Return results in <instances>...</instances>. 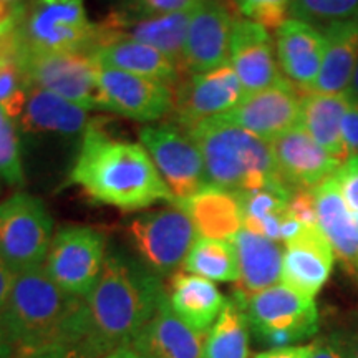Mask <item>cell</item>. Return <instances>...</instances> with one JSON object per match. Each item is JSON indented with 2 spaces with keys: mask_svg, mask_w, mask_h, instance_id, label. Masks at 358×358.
<instances>
[{
  "mask_svg": "<svg viewBox=\"0 0 358 358\" xmlns=\"http://www.w3.org/2000/svg\"><path fill=\"white\" fill-rule=\"evenodd\" d=\"M166 297L161 277L140 257L110 248L100 279L85 299L87 334L80 345L93 358L129 347Z\"/></svg>",
  "mask_w": 358,
  "mask_h": 358,
  "instance_id": "6da1fadb",
  "label": "cell"
},
{
  "mask_svg": "<svg viewBox=\"0 0 358 358\" xmlns=\"http://www.w3.org/2000/svg\"><path fill=\"white\" fill-rule=\"evenodd\" d=\"M95 203L120 211H140L156 203H176L141 143L115 138L101 120L83 134L69 176Z\"/></svg>",
  "mask_w": 358,
  "mask_h": 358,
  "instance_id": "7a4b0ae2",
  "label": "cell"
},
{
  "mask_svg": "<svg viewBox=\"0 0 358 358\" xmlns=\"http://www.w3.org/2000/svg\"><path fill=\"white\" fill-rule=\"evenodd\" d=\"M0 325L19 358L80 345L87 334V302L58 287L38 266L15 274Z\"/></svg>",
  "mask_w": 358,
  "mask_h": 358,
  "instance_id": "3957f363",
  "label": "cell"
},
{
  "mask_svg": "<svg viewBox=\"0 0 358 358\" xmlns=\"http://www.w3.org/2000/svg\"><path fill=\"white\" fill-rule=\"evenodd\" d=\"M187 134L203 155L208 185L232 192L285 185L277 171L271 143L252 133L211 118Z\"/></svg>",
  "mask_w": 358,
  "mask_h": 358,
  "instance_id": "277c9868",
  "label": "cell"
},
{
  "mask_svg": "<svg viewBox=\"0 0 358 358\" xmlns=\"http://www.w3.org/2000/svg\"><path fill=\"white\" fill-rule=\"evenodd\" d=\"M22 50L93 55L100 27L90 22L85 0H29L15 29Z\"/></svg>",
  "mask_w": 358,
  "mask_h": 358,
  "instance_id": "5b68a950",
  "label": "cell"
},
{
  "mask_svg": "<svg viewBox=\"0 0 358 358\" xmlns=\"http://www.w3.org/2000/svg\"><path fill=\"white\" fill-rule=\"evenodd\" d=\"M17 57L30 87L57 93L88 111H106L98 82L100 65L93 55L22 50L17 40Z\"/></svg>",
  "mask_w": 358,
  "mask_h": 358,
  "instance_id": "8992f818",
  "label": "cell"
},
{
  "mask_svg": "<svg viewBox=\"0 0 358 358\" xmlns=\"http://www.w3.org/2000/svg\"><path fill=\"white\" fill-rule=\"evenodd\" d=\"M243 299L245 315L254 332L271 348L292 347L310 338L319 329V312L313 299L285 287L272 285Z\"/></svg>",
  "mask_w": 358,
  "mask_h": 358,
  "instance_id": "52a82bcc",
  "label": "cell"
},
{
  "mask_svg": "<svg viewBox=\"0 0 358 358\" xmlns=\"http://www.w3.org/2000/svg\"><path fill=\"white\" fill-rule=\"evenodd\" d=\"M52 231L53 219L37 196L20 191L0 203V259L15 274L43 266Z\"/></svg>",
  "mask_w": 358,
  "mask_h": 358,
  "instance_id": "ba28073f",
  "label": "cell"
},
{
  "mask_svg": "<svg viewBox=\"0 0 358 358\" xmlns=\"http://www.w3.org/2000/svg\"><path fill=\"white\" fill-rule=\"evenodd\" d=\"M194 224L176 204L143 213L128 224V236L138 257L156 275L176 274L196 243Z\"/></svg>",
  "mask_w": 358,
  "mask_h": 358,
  "instance_id": "9c48e42d",
  "label": "cell"
},
{
  "mask_svg": "<svg viewBox=\"0 0 358 358\" xmlns=\"http://www.w3.org/2000/svg\"><path fill=\"white\" fill-rule=\"evenodd\" d=\"M106 237L88 226L62 227L52 239L45 271L60 289L87 299L100 279L106 259Z\"/></svg>",
  "mask_w": 358,
  "mask_h": 358,
  "instance_id": "30bf717a",
  "label": "cell"
},
{
  "mask_svg": "<svg viewBox=\"0 0 358 358\" xmlns=\"http://www.w3.org/2000/svg\"><path fill=\"white\" fill-rule=\"evenodd\" d=\"M140 141L176 201L191 198L208 186L203 155L176 123L145 124L140 129Z\"/></svg>",
  "mask_w": 358,
  "mask_h": 358,
  "instance_id": "8fae6325",
  "label": "cell"
},
{
  "mask_svg": "<svg viewBox=\"0 0 358 358\" xmlns=\"http://www.w3.org/2000/svg\"><path fill=\"white\" fill-rule=\"evenodd\" d=\"M173 123L186 133L208 120L226 115L245 95L229 64L206 73L185 75L173 87Z\"/></svg>",
  "mask_w": 358,
  "mask_h": 358,
  "instance_id": "7c38bea8",
  "label": "cell"
},
{
  "mask_svg": "<svg viewBox=\"0 0 358 358\" xmlns=\"http://www.w3.org/2000/svg\"><path fill=\"white\" fill-rule=\"evenodd\" d=\"M302 98L299 88L284 78L256 93H245L231 111L216 116L252 133L261 140L272 143L297 124H301Z\"/></svg>",
  "mask_w": 358,
  "mask_h": 358,
  "instance_id": "4fadbf2b",
  "label": "cell"
},
{
  "mask_svg": "<svg viewBox=\"0 0 358 358\" xmlns=\"http://www.w3.org/2000/svg\"><path fill=\"white\" fill-rule=\"evenodd\" d=\"M98 82L111 113L141 123L159 122L173 113V87L159 80L100 65Z\"/></svg>",
  "mask_w": 358,
  "mask_h": 358,
  "instance_id": "5bb4252c",
  "label": "cell"
},
{
  "mask_svg": "<svg viewBox=\"0 0 358 358\" xmlns=\"http://www.w3.org/2000/svg\"><path fill=\"white\" fill-rule=\"evenodd\" d=\"M234 13L224 0H201L192 10L182 57V77L229 64Z\"/></svg>",
  "mask_w": 358,
  "mask_h": 358,
  "instance_id": "9a60e30c",
  "label": "cell"
},
{
  "mask_svg": "<svg viewBox=\"0 0 358 358\" xmlns=\"http://www.w3.org/2000/svg\"><path fill=\"white\" fill-rule=\"evenodd\" d=\"M194 7L151 17H124L116 10H111L105 19L98 22V27H100V47L98 48L105 47L116 38H133L164 53L181 71L187 29H189Z\"/></svg>",
  "mask_w": 358,
  "mask_h": 358,
  "instance_id": "2e32d148",
  "label": "cell"
},
{
  "mask_svg": "<svg viewBox=\"0 0 358 358\" xmlns=\"http://www.w3.org/2000/svg\"><path fill=\"white\" fill-rule=\"evenodd\" d=\"M229 65L245 93L261 92L284 80L268 30L245 17H236L232 24Z\"/></svg>",
  "mask_w": 358,
  "mask_h": 358,
  "instance_id": "e0dca14e",
  "label": "cell"
},
{
  "mask_svg": "<svg viewBox=\"0 0 358 358\" xmlns=\"http://www.w3.org/2000/svg\"><path fill=\"white\" fill-rule=\"evenodd\" d=\"M271 146L277 171L282 181L292 189H313L327 179L334 178L342 166V161L327 153L302 124L275 138Z\"/></svg>",
  "mask_w": 358,
  "mask_h": 358,
  "instance_id": "ac0fdd59",
  "label": "cell"
},
{
  "mask_svg": "<svg viewBox=\"0 0 358 358\" xmlns=\"http://www.w3.org/2000/svg\"><path fill=\"white\" fill-rule=\"evenodd\" d=\"M335 250L319 226L303 227L285 243L280 280L285 287L313 299L332 274Z\"/></svg>",
  "mask_w": 358,
  "mask_h": 358,
  "instance_id": "d6986e66",
  "label": "cell"
},
{
  "mask_svg": "<svg viewBox=\"0 0 358 358\" xmlns=\"http://www.w3.org/2000/svg\"><path fill=\"white\" fill-rule=\"evenodd\" d=\"M206 338L179 319L166 297L129 347L141 358H206Z\"/></svg>",
  "mask_w": 358,
  "mask_h": 358,
  "instance_id": "ffe728a7",
  "label": "cell"
},
{
  "mask_svg": "<svg viewBox=\"0 0 358 358\" xmlns=\"http://www.w3.org/2000/svg\"><path fill=\"white\" fill-rule=\"evenodd\" d=\"M275 47L277 60L289 82L310 92L324 62L325 37L322 30L307 22L287 19L277 30Z\"/></svg>",
  "mask_w": 358,
  "mask_h": 358,
  "instance_id": "44dd1931",
  "label": "cell"
},
{
  "mask_svg": "<svg viewBox=\"0 0 358 358\" xmlns=\"http://www.w3.org/2000/svg\"><path fill=\"white\" fill-rule=\"evenodd\" d=\"M187 213L198 234L208 239L232 241L244 227V213L237 192L208 185L191 198L174 203Z\"/></svg>",
  "mask_w": 358,
  "mask_h": 358,
  "instance_id": "7402d4cb",
  "label": "cell"
},
{
  "mask_svg": "<svg viewBox=\"0 0 358 358\" xmlns=\"http://www.w3.org/2000/svg\"><path fill=\"white\" fill-rule=\"evenodd\" d=\"M20 127L27 133H53L62 136L85 134L95 120L90 111L48 90L30 87Z\"/></svg>",
  "mask_w": 358,
  "mask_h": 358,
  "instance_id": "603a6c76",
  "label": "cell"
},
{
  "mask_svg": "<svg viewBox=\"0 0 358 358\" xmlns=\"http://www.w3.org/2000/svg\"><path fill=\"white\" fill-rule=\"evenodd\" d=\"M232 244L236 248L241 272L236 292L250 297L280 280L284 252L275 241L243 229L237 232Z\"/></svg>",
  "mask_w": 358,
  "mask_h": 358,
  "instance_id": "cb8c5ba5",
  "label": "cell"
},
{
  "mask_svg": "<svg viewBox=\"0 0 358 358\" xmlns=\"http://www.w3.org/2000/svg\"><path fill=\"white\" fill-rule=\"evenodd\" d=\"M169 306L187 327L206 332L217 320L227 299L211 280L194 274L176 272L169 280Z\"/></svg>",
  "mask_w": 358,
  "mask_h": 358,
  "instance_id": "d4e9b609",
  "label": "cell"
},
{
  "mask_svg": "<svg viewBox=\"0 0 358 358\" xmlns=\"http://www.w3.org/2000/svg\"><path fill=\"white\" fill-rule=\"evenodd\" d=\"M325 53L319 77L310 92L343 93L358 64V17L322 29Z\"/></svg>",
  "mask_w": 358,
  "mask_h": 358,
  "instance_id": "484cf974",
  "label": "cell"
},
{
  "mask_svg": "<svg viewBox=\"0 0 358 358\" xmlns=\"http://www.w3.org/2000/svg\"><path fill=\"white\" fill-rule=\"evenodd\" d=\"M350 100L347 93H315L302 98L301 124L308 134L334 158H348L342 136V122Z\"/></svg>",
  "mask_w": 358,
  "mask_h": 358,
  "instance_id": "4316f807",
  "label": "cell"
},
{
  "mask_svg": "<svg viewBox=\"0 0 358 358\" xmlns=\"http://www.w3.org/2000/svg\"><path fill=\"white\" fill-rule=\"evenodd\" d=\"M93 57L101 66L159 80L169 87H176L182 77L178 66L164 53L133 38H116L98 48Z\"/></svg>",
  "mask_w": 358,
  "mask_h": 358,
  "instance_id": "83f0119b",
  "label": "cell"
},
{
  "mask_svg": "<svg viewBox=\"0 0 358 358\" xmlns=\"http://www.w3.org/2000/svg\"><path fill=\"white\" fill-rule=\"evenodd\" d=\"M249 320L243 299L234 294L227 299L222 312L206 338V358H248Z\"/></svg>",
  "mask_w": 358,
  "mask_h": 358,
  "instance_id": "f1b7e54d",
  "label": "cell"
},
{
  "mask_svg": "<svg viewBox=\"0 0 358 358\" xmlns=\"http://www.w3.org/2000/svg\"><path fill=\"white\" fill-rule=\"evenodd\" d=\"M189 274L216 282L239 280V261L232 241L201 237L192 244L185 261Z\"/></svg>",
  "mask_w": 358,
  "mask_h": 358,
  "instance_id": "f546056e",
  "label": "cell"
},
{
  "mask_svg": "<svg viewBox=\"0 0 358 358\" xmlns=\"http://www.w3.org/2000/svg\"><path fill=\"white\" fill-rule=\"evenodd\" d=\"M29 90V80L17 57V35L13 30L0 37V108L13 122L24 113Z\"/></svg>",
  "mask_w": 358,
  "mask_h": 358,
  "instance_id": "4dcf8cb0",
  "label": "cell"
},
{
  "mask_svg": "<svg viewBox=\"0 0 358 358\" xmlns=\"http://www.w3.org/2000/svg\"><path fill=\"white\" fill-rule=\"evenodd\" d=\"M290 17L322 30L358 17V0H292Z\"/></svg>",
  "mask_w": 358,
  "mask_h": 358,
  "instance_id": "1f68e13d",
  "label": "cell"
},
{
  "mask_svg": "<svg viewBox=\"0 0 358 358\" xmlns=\"http://www.w3.org/2000/svg\"><path fill=\"white\" fill-rule=\"evenodd\" d=\"M0 179L8 186H22L25 179L19 131L3 111L0 113Z\"/></svg>",
  "mask_w": 358,
  "mask_h": 358,
  "instance_id": "d6a6232c",
  "label": "cell"
},
{
  "mask_svg": "<svg viewBox=\"0 0 358 358\" xmlns=\"http://www.w3.org/2000/svg\"><path fill=\"white\" fill-rule=\"evenodd\" d=\"M290 3L292 0H239V10L245 19L277 32L289 19Z\"/></svg>",
  "mask_w": 358,
  "mask_h": 358,
  "instance_id": "836d02e7",
  "label": "cell"
},
{
  "mask_svg": "<svg viewBox=\"0 0 358 358\" xmlns=\"http://www.w3.org/2000/svg\"><path fill=\"white\" fill-rule=\"evenodd\" d=\"M201 0H123L115 10L124 17H151L186 10Z\"/></svg>",
  "mask_w": 358,
  "mask_h": 358,
  "instance_id": "e575fe53",
  "label": "cell"
},
{
  "mask_svg": "<svg viewBox=\"0 0 358 358\" xmlns=\"http://www.w3.org/2000/svg\"><path fill=\"white\" fill-rule=\"evenodd\" d=\"M287 213L306 227L319 226V222H317V201L313 189L295 187L290 194Z\"/></svg>",
  "mask_w": 358,
  "mask_h": 358,
  "instance_id": "d590c367",
  "label": "cell"
},
{
  "mask_svg": "<svg viewBox=\"0 0 358 358\" xmlns=\"http://www.w3.org/2000/svg\"><path fill=\"white\" fill-rule=\"evenodd\" d=\"M334 178L348 208L358 213V158H348Z\"/></svg>",
  "mask_w": 358,
  "mask_h": 358,
  "instance_id": "8d00e7d4",
  "label": "cell"
},
{
  "mask_svg": "<svg viewBox=\"0 0 358 358\" xmlns=\"http://www.w3.org/2000/svg\"><path fill=\"white\" fill-rule=\"evenodd\" d=\"M342 136L348 158H358V105L350 103L342 122Z\"/></svg>",
  "mask_w": 358,
  "mask_h": 358,
  "instance_id": "74e56055",
  "label": "cell"
},
{
  "mask_svg": "<svg viewBox=\"0 0 358 358\" xmlns=\"http://www.w3.org/2000/svg\"><path fill=\"white\" fill-rule=\"evenodd\" d=\"M25 6H15L8 0H0V37L17 29Z\"/></svg>",
  "mask_w": 358,
  "mask_h": 358,
  "instance_id": "f35d334b",
  "label": "cell"
},
{
  "mask_svg": "<svg viewBox=\"0 0 358 358\" xmlns=\"http://www.w3.org/2000/svg\"><path fill=\"white\" fill-rule=\"evenodd\" d=\"M315 345H292L284 348H271L254 358H310Z\"/></svg>",
  "mask_w": 358,
  "mask_h": 358,
  "instance_id": "ab89813d",
  "label": "cell"
},
{
  "mask_svg": "<svg viewBox=\"0 0 358 358\" xmlns=\"http://www.w3.org/2000/svg\"><path fill=\"white\" fill-rule=\"evenodd\" d=\"M24 358H93L83 350L82 345H69V347H57L50 350H43L38 353Z\"/></svg>",
  "mask_w": 358,
  "mask_h": 358,
  "instance_id": "60d3db41",
  "label": "cell"
},
{
  "mask_svg": "<svg viewBox=\"0 0 358 358\" xmlns=\"http://www.w3.org/2000/svg\"><path fill=\"white\" fill-rule=\"evenodd\" d=\"M13 279H15V272L0 259V317H2L3 310H6L8 295H10L13 285Z\"/></svg>",
  "mask_w": 358,
  "mask_h": 358,
  "instance_id": "b9f144b4",
  "label": "cell"
},
{
  "mask_svg": "<svg viewBox=\"0 0 358 358\" xmlns=\"http://www.w3.org/2000/svg\"><path fill=\"white\" fill-rule=\"evenodd\" d=\"M310 358H345V355L334 343H325V345H315Z\"/></svg>",
  "mask_w": 358,
  "mask_h": 358,
  "instance_id": "7bdbcfd3",
  "label": "cell"
},
{
  "mask_svg": "<svg viewBox=\"0 0 358 358\" xmlns=\"http://www.w3.org/2000/svg\"><path fill=\"white\" fill-rule=\"evenodd\" d=\"M15 355V348H13L12 342L8 340L7 334L3 332L2 325H0V358H12Z\"/></svg>",
  "mask_w": 358,
  "mask_h": 358,
  "instance_id": "ee69618b",
  "label": "cell"
},
{
  "mask_svg": "<svg viewBox=\"0 0 358 358\" xmlns=\"http://www.w3.org/2000/svg\"><path fill=\"white\" fill-rule=\"evenodd\" d=\"M345 93H347V96H348V100H350V103H353V105H358V64L355 66L352 82H350V85H348Z\"/></svg>",
  "mask_w": 358,
  "mask_h": 358,
  "instance_id": "f6af8a7d",
  "label": "cell"
},
{
  "mask_svg": "<svg viewBox=\"0 0 358 358\" xmlns=\"http://www.w3.org/2000/svg\"><path fill=\"white\" fill-rule=\"evenodd\" d=\"M103 358H141V357L138 355L131 347H122V348H116V350L108 353V355Z\"/></svg>",
  "mask_w": 358,
  "mask_h": 358,
  "instance_id": "bcb514c9",
  "label": "cell"
},
{
  "mask_svg": "<svg viewBox=\"0 0 358 358\" xmlns=\"http://www.w3.org/2000/svg\"><path fill=\"white\" fill-rule=\"evenodd\" d=\"M8 2L15 3V6H27V3H29V0H8Z\"/></svg>",
  "mask_w": 358,
  "mask_h": 358,
  "instance_id": "7dc6e473",
  "label": "cell"
},
{
  "mask_svg": "<svg viewBox=\"0 0 358 358\" xmlns=\"http://www.w3.org/2000/svg\"><path fill=\"white\" fill-rule=\"evenodd\" d=\"M352 216H353V222H355V227H357V231H358V213H353L352 211Z\"/></svg>",
  "mask_w": 358,
  "mask_h": 358,
  "instance_id": "c3c4849f",
  "label": "cell"
},
{
  "mask_svg": "<svg viewBox=\"0 0 358 358\" xmlns=\"http://www.w3.org/2000/svg\"><path fill=\"white\" fill-rule=\"evenodd\" d=\"M352 358H358V347H357V350H355V353H353Z\"/></svg>",
  "mask_w": 358,
  "mask_h": 358,
  "instance_id": "681fc988",
  "label": "cell"
},
{
  "mask_svg": "<svg viewBox=\"0 0 358 358\" xmlns=\"http://www.w3.org/2000/svg\"><path fill=\"white\" fill-rule=\"evenodd\" d=\"M0 113H2V108H0Z\"/></svg>",
  "mask_w": 358,
  "mask_h": 358,
  "instance_id": "f907efd6",
  "label": "cell"
},
{
  "mask_svg": "<svg viewBox=\"0 0 358 358\" xmlns=\"http://www.w3.org/2000/svg\"><path fill=\"white\" fill-rule=\"evenodd\" d=\"M236 2H237V3H239V0H236Z\"/></svg>",
  "mask_w": 358,
  "mask_h": 358,
  "instance_id": "816d5d0a",
  "label": "cell"
}]
</instances>
